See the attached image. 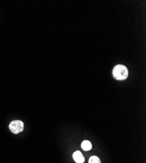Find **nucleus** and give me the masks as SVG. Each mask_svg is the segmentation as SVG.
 Masks as SVG:
<instances>
[{
    "instance_id": "f257e3e1",
    "label": "nucleus",
    "mask_w": 146,
    "mask_h": 163,
    "mask_svg": "<svg viewBox=\"0 0 146 163\" xmlns=\"http://www.w3.org/2000/svg\"><path fill=\"white\" fill-rule=\"evenodd\" d=\"M113 76L116 80H123L127 79L128 75V69L123 65H117L113 69Z\"/></svg>"
},
{
    "instance_id": "20e7f679",
    "label": "nucleus",
    "mask_w": 146,
    "mask_h": 163,
    "mask_svg": "<svg viewBox=\"0 0 146 163\" xmlns=\"http://www.w3.org/2000/svg\"><path fill=\"white\" fill-rule=\"evenodd\" d=\"M81 148L85 151H89L92 148V144L89 141L85 140L82 142Z\"/></svg>"
},
{
    "instance_id": "39448f33",
    "label": "nucleus",
    "mask_w": 146,
    "mask_h": 163,
    "mask_svg": "<svg viewBox=\"0 0 146 163\" xmlns=\"http://www.w3.org/2000/svg\"><path fill=\"white\" fill-rule=\"evenodd\" d=\"M89 163H101L100 159L96 156H92L89 158Z\"/></svg>"
},
{
    "instance_id": "f03ea898",
    "label": "nucleus",
    "mask_w": 146,
    "mask_h": 163,
    "mask_svg": "<svg viewBox=\"0 0 146 163\" xmlns=\"http://www.w3.org/2000/svg\"><path fill=\"white\" fill-rule=\"evenodd\" d=\"M9 129L14 134H18L23 130L24 123L21 121H13L9 124Z\"/></svg>"
},
{
    "instance_id": "7ed1b4c3",
    "label": "nucleus",
    "mask_w": 146,
    "mask_h": 163,
    "mask_svg": "<svg viewBox=\"0 0 146 163\" xmlns=\"http://www.w3.org/2000/svg\"><path fill=\"white\" fill-rule=\"evenodd\" d=\"M73 157L74 161L77 163H83L85 162V157L79 151L75 152L73 154Z\"/></svg>"
}]
</instances>
